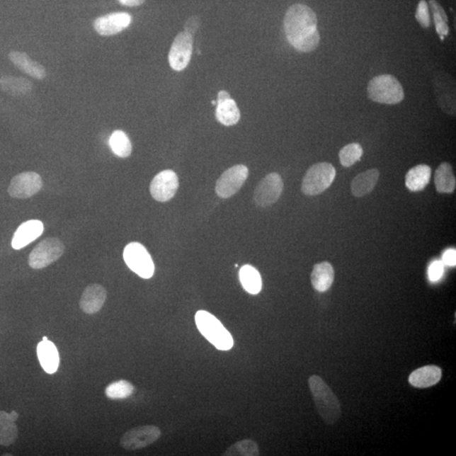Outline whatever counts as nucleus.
Listing matches in <instances>:
<instances>
[{
    "label": "nucleus",
    "mask_w": 456,
    "mask_h": 456,
    "mask_svg": "<svg viewBox=\"0 0 456 456\" xmlns=\"http://www.w3.org/2000/svg\"><path fill=\"white\" fill-rule=\"evenodd\" d=\"M283 181L278 173H271L258 183L254 190V203L260 207L273 205L280 199L283 192Z\"/></svg>",
    "instance_id": "obj_9"
},
{
    "label": "nucleus",
    "mask_w": 456,
    "mask_h": 456,
    "mask_svg": "<svg viewBox=\"0 0 456 456\" xmlns=\"http://www.w3.org/2000/svg\"><path fill=\"white\" fill-rule=\"evenodd\" d=\"M42 188L40 175L35 172H25L13 178L8 193L13 198L26 199L36 195Z\"/></svg>",
    "instance_id": "obj_12"
},
{
    "label": "nucleus",
    "mask_w": 456,
    "mask_h": 456,
    "mask_svg": "<svg viewBox=\"0 0 456 456\" xmlns=\"http://www.w3.org/2000/svg\"><path fill=\"white\" fill-rule=\"evenodd\" d=\"M336 171L329 162H319L310 166L302 179V192L306 195H317L326 190L334 181Z\"/></svg>",
    "instance_id": "obj_5"
},
{
    "label": "nucleus",
    "mask_w": 456,
    "mask_h": 456,
    "mask_svg": "<svg viewBox=\"0 0 456 456\" xmlns=\"http://www.w3.org/2000/svg\"><path fill=\"white\" fill-rule=\"evenodd\" d=\"M363 154V147L358 143H352L345 146L339 153V159L345 168L354 165L361 159Z\"/></svg>",
    "instance_id": "obj_32"
},
{
    "label": "nucleus",
    "mask_w": 456,
    "mask_h": 456,
    "mask_svg": "<svg viewBox=\"0 0 456 456\" xmlns=\"http://www.w3.org/2000/svg\"><path fill=\"white\" fill-rule=\"evenodd\" d=\"M230 98H231V96H230V94H229V93H228V92H227V91H220V92H219V93H218V96H217V104H218V103H223V102H225V101H227V100H228V99H230Z\"/></svg>",
    "instance_id": "obj_38"
},
{
    "label": "nucleus",
    "mask_w": 456,
    "mask_h": 456,
    "mask_svg": "<svg viewBox=\"0 0 456 456\" xmlns=\"http://www.w3.org/2000/svg\"><path fill=\"white\" fill-rule=\"evenodd\" d=\"M444 274V263L442 261H434L428 269V278L431 282H437Z\"/></svg>",
    "instance_id": "obj_34"
},
{
    "label": "nucleus",
    "mask_w": 456,
    "mask_h": 456,
    "mask_svg": "<svg viewBox=\"0 0 456 456\" xmlns=\"http://www.w3.org/2000/svg\"><path fill=\"white\" fill-rule=\"evenodd\" d=\"M193 52V36L184 30L177 35L170 48L169 62L175 72H182L190 62Z\"/></svg>",
    "instance_id": "obj_11"
},
{
    "label": "nucleus",
    "mask_w": 456,
    "mask_h": 456,
    "mask_svg": "<svg viewBox=\"0 0 456 456\" xmlns=\"http://www.w3.org/2000/svg\"><path fill=\"white\" fill-rule=\"evenodd\" d=\"M197 328L206 340L220 350H229L234 346V338L230 332L207 311L200 310L195 314Z\"/></svg>",
    "instance_id": "obj_3"
},
{
    "label": "nucleus",
    "mask_w": 456,
    "mask_h": 456,
    "mask_svg": "<svg viewBox=\"0 0 456 456\" xmlns=\"http://www.w3.org/2000/svg\"><path fill=\"white\" fill-rule=\"evenodd\" d=\"M443 263L444 265L449 266H455L456 265V251L455 249H449L444 256H443Z\"/></svg>",
    "instance_id": "obj_36"
},
{
    "label": "nucleus",
    "mask_w": 456,
    "mask_h": 456,
    "mask_svg": "<svg viewBox=\"0 0 456 456\" xmlns=\"http://www.w3.org/2000/svg\"><path fill=\"white\" fill-rule=\"evenodd\" d=\"M134 385L127 380H118L109 385L105 389L106 397L112 400H121L128 398L134 392Z\"/></svg>",
    "instance_id": "obj_31"
},
{
    "label": "nucleus",
    "mask_w": 456,
    "mask_h": 456,
    "mask_svg": "<svg viewBox=\"0 0 456 456\" xmlns=\"http://www.w3.org/2000/svg\"><path fill=\"white\" fill-rule=\"evenodd\" d=\"M47 337H46V336L43 337L42 341H47Z\"/></svg>",
    "instance_id": "obj_41"
},
{
    "label": "nucleus",
    "mask_w": 456,
    "mask_h": 456,
    "mask_svg": "<svg viewBox=\"0 0 456 456\" xmlns=\"http://www.w3.org/2000/svg\"><path fill=\"white\" fill-rule=\"evenodd\" d=\"M432 170L428 165L414 166L406 175V186L412 192L422 191L431 182Z\"/></svg>",
    "instance_id": "obj_22"
},
{
    "label": "nucleus",
    "mask_w": 456,
    "mask_h": 456,
    "mask_svg": "<svg viewBox=\"0 0 456 456\" xmlns=\"http://www.w3.org/2000/svg\"><path fill=\"white\" fill-rule=\"evenodd\" d=\"M37 353L40 365L47 374L52 375L58 370L59 354L54 342L42 341L38 345Z\"/></svg>",
    "instance_id": "obj_18"
},
{
    "label": "nucleus",
    "mask_w": 456,
    "mask_h": 456,
    "mask_svg": "<svg viewBox=\"0 0 456 456\" xmlns=\"http://www.w3.org/2000/svg\"><path fill=\"white\" fill-rule=\"evenodd\" d=\"M442 377L441 368L428 365L418 368L411 372L409 383L416 388H428L440 382Z\"/></svg>",
    "instance_id": "obj_19"
},
{
    "label": "nucleus",
    "mask_w": 456,
    "mask_h": 456,
    "mask_svg": "<svg viewBox=\"0 0 456 456\" xmlns=\"http://www.w3.org/2000/svg\"><path fill=\"white\" fill-rule=\"evenodd\" d=\"M416 19L423 28H428L431 25V20L429 16L428 6L426 0H420L416 11Z\"/></svg>",
    "instance_id": "obj_33"
},
{
    "label": "nucleus",
    "mask_w": 456,
    "mask_h": 456,
    "mask_svg": "<svg viewBox=\"0 0 456 456\" xmlns=\"http://www.w3.org/2000/svg\"><path fill=\"white\" fill-rule=\"evenodd\" d=\"M45 231L43 223L39 220H30L21 224L13 236L11 246L19 251L28 246L33 241L38 239Z\"/></svg>",
    "instance_id": "obj_15"
},
{
    "label": "nucleus",
    "mask_w": 456,
    "mask_h": 456,
    "mask_svg": "<svg viewBox=\"0 0 456 456\" xmlns=\"http://www.w3.org/2000/svg\"><path fill=\"white\" fill-rule=\"evenodd\" d=\"M132 21V16L126 12H114L96 18L93 28L101 36H113L128 28Z\"/></svg>",
    "instance_id": "obj_14"
},
{
    "label": "nucleus",
    "mask_w": 456,
    "mask_h": 456,
    "mask_svg": "<svg viewBox=\"0 0 456 456\" xmlns=\"http://www.w3.org/2000/svg\"><path fill=\"white\" fill-rule=\"evenodd\" d=\"M241 114L234 99H228L217 105V120L225 126H232L238 124Z\"/></svg>",
    "instance_id": "obj_26"
},
{
    "label": "nucleus",
    "mask_w": 456,
    "mask_h": 456,
    "mask_svg": "<svg viewBox=\"0 0 456 456\" xmlns=\"http://www.w3.org/2000/svg\"><path fill=\"white\" fill-rule=\"evenodd\" d=\"M283 26L287 41L296 50L313 52L318 47L320 35L315 12L302 4L288 8L284 16Z\"/></svg>",
    "instance_id": "obj_1"
},
{
    "label": "nucleus",
    "mask_w": 456,
    "mask_h": 456,
    "mask_svg": "<svg viewBox=\"0 0 456 456\" xmlns=\"http://www.w3.org/2000/svg\"><path fill=\"white\" fill-rule=\"evenodd\" d=\"M249 177V169L244 165H236L222 174L216 184V192L220 198L228 199L234 195Z\"/></svg>",
    "instance_id": "obj_10"
},
{
    "label": "nucleus",
    "mask_w": 456,
    "mask_h": 456,
    "mask_svg": "<svg viewBox=\"0 0 456 456\" xmlns=\"http://www.w3.org/2000/svg\"><path fill=\"white\" fill-rule=\"evenodd\" d=\"M161 435L160 428L154 425H144L130 429L120 438L122 449L129 451L137 450L151 445Z\"/></svg>",
    "instance_id": "obj_8"
},
{
    "label": "nucleus",
    "mask_w": 456,
    "mask_h": 456,
    "mask_svg": "<svg viewBox=\"0 0 456 456\" xmlns=\"http://www.w3.org/2000/svg\"><path fill=\"white\" fill-rule=\"evenodd\" d=\"M8 59L15 64V67L30 77L43 80L47 76L45 68L41 64L35 62L25 52L13 51L8 55Z\"/></svg>",
    "instance_id": "obj_17"
},
{
    "label": "nucleus",
    "mask_w": 456,
    "mask_h": 456,
    "mask_svg": "<svg viewBox=\"0 0 456 456\" xmlns=\"http://www.w3.org/2000/svg\"><path fill=\"white\" fill-rule=\"evenodd\" d=\"M107 298V291L102 285L91 284L83 292L80 308L87 314H93L102 309Z\"/></svg>",
    "instance_id": "obj_16"
},
{
    "label": "nucleus",
    "mask_w": 456,
    "mask_h": 456,
    "mask_svg": "<svg viewBox=\"0 0 456 456\" xmlns=\"http://www.w3.org/2000/svg\"><path fill=\"white\" fill-rule=\"evenodd\" d=\"M212 103L213 106H215V105H217V103L216 102V101H212Z\"/></svg>",
    "instance_id": "obj_40"
},
{
    "label": "nucleus",
    "mask_w": 456,
    "mask_h": 456,
    "mask_svg": "<svg viewBox=\"0 0 456 456\" xmlns=\"http://www.w3.org/2000/svg\"><path fill=\"white\" fill-rule=\"evenodd\" d=\"M309 387L315 407L324 422L328 425L338 422L341 416V404L330 387L318 375L310 377Z\"/></svg>",
    "instance_id": "obj_2"
},
{
    "label": "nucleus",
    "mask_w": 456,
    "mask_h": 456,
    "mask_svg": "<svg viewBox=\"0 0 456 456\" xmlns=\"http://www.w3.org/2000/svg\"><path fill=\"white\" fill-rule=\"evenodd\" d=\"M379 178L380 172L376 169L367 170L366 172L359 173L350 183L352 194L355 197H358V198L370 194L374 190Z\"/></svg>",
    "instance_id": "obj_20"
},
{
    "label": "nucleus",
    "mask_w": 456,
    "mask_h": 456,
    "mask_svg": "<svg viewBox=\"0 0 456 456\" xmlns=\"http://www.w3.org/2000/svg\"><path fill=\"white\" fill-rule=\"evenodd\" d=\"M178 186L176 173L173 170H164L153 178L150 186L151 195L156 201L166 203L176 195Z\"/></svg>",
    "instance_id": "obj_13"
},
{
    "label": "nucleus",
    "mask_w": 456,
    "mask_h": 456,
    "mask_svg": "<svg viewBox=\"0 0 456 456\" xmlns=\"http://www.w3.org/2000/svg\"><path fill=\"white\" fill-rule=\"evenodd\" d=\"M240 283L249 295H256L262 289L261 275L252 266L245 265L239 270Z\"/></svg>",
    "instance_id": "obj_25"
},
{
    "label": "nucleus",
    "mask_w": 456,
    "mask_h": 456,
    "mask_svg": "<svg viewBox=\"0 0 456 456\" xmlns=\"http://www.w3.org/2000/svg\"><path fill=\"white\" fill-rule=\"evenodd\" d=\"M124 260L129 268L142 278L150 279L155 273L154 262L142 244L133 242L127 245Z\"/></svg>",
    "instance_id": "obj_6"
},
{
    "label": "nucleus",
    "mask_w": 456,
    "mask_h": 456,
    "mask_svg": "<svg viewBox=\"0 0 456 456\" xmlns=\"http://www.w3.org/2000/svg\"><path fill=\"white\" fill-rule=\"evenodd\" d=\"M64 245L56 238H47L39 243L30 253L28 264L33 269L40 270L52 264L63 256Z\"/></svg>",
    "instance_id": "obj_7"
},
{
    "label": "nucleus",
    "mask_w": 456,
    "mask_h": 456,
    "mask_svg": "<svg viewBox=\"0 0 456 456\" xmlns=\"http://www.w3.org/2000/svg\"><path fill=\"white\" fill-rule=\"evenodd\" d=\"M200 25V20L198 16H191L188 19L186 25H184V30L190 33L191 35L196 33Z\"/></svg>",
    "instance_id": "obj_35"
},
{
    "label": "nucleus",
    "mask_w": 456,
    "mask_h": 456,
    "mask_svg": "<svg viewBox=\"0 0 456 456\" xmlns=\"http://www.w3.org/2000/svg\"><path fill=\"white\" fill-rule=\"evenodd\" d=\"M335 271L330 263L324 261L314 266L311 274V283L315 290L324 292L329 290L334 282Z\"/></svg>",
    "instance_id": "obj_21"
},
{
    "label": "nucleus",
    "mask_w": 456,
    "mask_h": 456,
    "mask_svg": "<svg viewBox=\"0 0 456 456\" xmlns=\"http://www.w3.org/2000/svg\"><path fill=\"white\" fill-rule=\"evenodd\" d=\"M0 89L13 96H24L32 91L33 83L24 77L4 76L0 78Z\"/></svg>",
    "instance_id": "obj_24"
},
{
    "label": "nucleus",
    "mask_w": 456,
    "mask_h": 456,
    "mask_svg": "<svg viewBox=\"0 0 456 456\" xmlns=\"http://www.w3.org/2000/svg\"><path fill=\"white\" fill-rule=\"evenodd\" d=\"M258 455H260V450L257 443L251 440L236 442L223 454L225 456H258Z\"/></svg>",
    "instance_id": "obj_30"
},
{
    "label": "nucleus",
    "mask_w": 456,
    "mask_h": 456,
    "mask_svg": "<svg viewBox=\"0 0 456 456\" xmlns=\"http://www.w3.org/2000/svg\"><path fill=\"white\" fill-rule=\"evenodd\" d=\"M11 418L13 421V422H16L17 419L19 418L18 414H17L16 411H12L11 414H10Z\"/></svg>",
    "instance_id": "obj_39"
},
{
    "label": "nucleus",
    "mask_w": 456,
    "mask_h": 456,
    "mask_svg": "<svg viewBox=\"0 0 456 456\" xmlns=\"http://www.w3.org/2000/svg\"><path fill=\"white\" fill-rule=\"evenodd\" d=\"M434 183L436 190L440 194H450L456 187V179L452 166L448 162H443L434 173Z\"/></svg>",
    "instance_id": "obj_23"
},
{
    "label": "nucleus",
    "mask_w": 456,
    "mask_h": 456,
    "mask_svg": "<svg viewBox=\"0 0 456 456\" xmlns=\"http://www.w3.org/2000/svg\"><path fill=\"white\" fill-rule=\"evenodd\" d=\"M18 438V428L6 411H0V445L10 446Z\"/></svg>",
    "instance_id": "obj_27"
},
{
    "label": "nucleus",
    "mask_w": 456,
    "mask_h": 456,
    "mask_svg": "<svg viewBox=\"0 0 456 456\" xmlns=\"http://www.w3.org/2000/svg\"><path fill=\"white\" fill-rule=\"evenodd\" d=\"M367 90L368 98L375 103L394 105L401 103L405 98L400 81L392 74L372 78Z\"/></svg>",
    "instance_id": "obj_4"
},
{
    "label": "nucleus",
    "mask_w": 456,
    "mask_h": 456,
    "mask_svg": "<svg viewBox=\"0 0 456 456\" xmlns=\"http://www.w3.org/2000/svg\"><path fill=\"white\" fill-rule=\"evenodd\" d=\"M122 6L128 7H137L142 6L146 0H118Z\"/></svg>",
    "instance_id": "obj_37"
},
{
    "label": "nucleus",
    "mask_w": 456,
    "mask_h": 456,
    "mask_svg": "<svg viewBox=\"0 0 456 456\" xmlns=\"http://www.w3.org/2000/svg\"><path fill=\"white\" fill-rule=\"evenodd\" d=\"M429 6H431L433 15L434 24H435L436 32L440 36L441 40H444L445 37L449 34V26L447 25L448 23V17L446 13L437 0H429Z\"/></svg>",
    "instance_id": "obj_29"
},
{
    "label": "nucleus",
    "mask_w": 456,
    "mask_h": 456,
    "mask_svg": "<svg viewBox=\"0 0 456 456\" xmlns=\"http://www.w3.org/2000/svg\"><path fill=\"white\" fill-rule=\"evenodd\" d=\"M109 144L112 149L113 152L121 159H126L130 156L132 152V144L130 139L124 131L115 130L112 134L110 139H109Z\"/></svg>",
    "instance_id": "obj_28"
}]
</instances>
